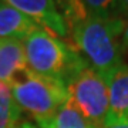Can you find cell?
I'll return each mask as SVG.
<instances>
[{
  "label": "cell",
  "mask_w": 128,
  "mask_h": 128,
  "mask_svg": "<svg viewBox=\"0 0 128 128\" xmlns=\"http://www.w3.org/2000/svg\"><path fill=\"white\" fill-rule=\"evenodd\" d=\"M74 43L87 63L107 81L122 61L121 36L125 20L120 17L101 18L91 16L78 0H73L64 12Z\"/></svg>",
  "instance_id": "cell-1"
},
{
  "label": "cell",
  "mask_w": 128,
  "mask_h": 128,
  "mask_svg": "<svg viewBox=\"0 0 128 128\" xmlns=\"http://www.w3.org/2000/svg\"><path fill=\"white\" fill-rule=\"evenodd\" d=\"M30 71L50 78L67 88L74 76L87 66V60L63 38L38 27L23 40Z\"/></svg>",
  "instance_id": "cell-2"
},
{
  "label": "cell",
  "mask_w": 128,
  "mask_h": 128,
  "mask_svg": "<svg viewBox=\"0 0 128 128\" xmlns=\"http://www.w3.org/2000/svg\"><path fill=\"white\" fill-rule=\"evenodd\" d=\"M10 87L20 110L27 112L34 124L51 118L70 98L66 87L28 68L13 78Z\"/></svg>",
  "instance_id": "cell-3"
},
{
  "label": "cell",
  "mask_w": 128,
  "mask_h": 128,
  "mask_svg": "<svg viewBox=\"0 0 128 128\" xmlns=\"http://www.w3.org/2000/svg\"><path fill=\"white\" fill-rule=\"evenodd\" d=\"M67 92L74 107L91 128L105 125L110 110L108 86L90 64L74 76L67 86Z\"/></svg>",
  "instance_id": "cell-4"
},
{
  "label": "cell",
  "mask_w": 128,
  "mask_h": 128,
  "mask_svg": "<svg viewBox=\"0 0 128 128\" xmlns=\"http://www.w3.org/2000/svg\"><path fill=\"white\" fill-rule=\"evenodd\" d=\"M14 9L30 17L40 27L54 36L64 38L68 36V26L56 0H4Z\"/></svg>",
  "instance_id": "cell-5"
},
{
  "label": "cell",
  "mask_w": 128,
  "mask_h": 128,
  "mask_svg": "<svg viewBox=\"0 0 128 128\" xmlns=\"http://www.w3.org/2000/svg\"><path fill=\"white\" fill-rule=\"evenodd\" d=\"M110 110L105 124H114L128 118V66L122 63L107 78Z\"/></svg>",
  "instance_id": "cell-6"
},
{
  "label": "cell",
  "mask_w": 128,
  "mask_h": 128,
  "mask_svg": "<svg viewBox=\"0 0 128 128\" xmlns=\"http://www.w3.org/2000/svg\"><path fill=\"white\" fill-rule=\"evenodd\" d=\"M38 27L30 17L0 0V40H22Z\"/></svg>",
  "instance_id": "cell-7"
},
{
  "label": "cell",
  "mask_w": 128,
  "mask_h": 128,
  "mask_svg": "<svg viewBox=\"0 0 128 128\" xmlns=\"http://www.w3.org/2000/svg\"><path fill=\"white\" fill-rule=\"evenodd\" d=\"M27 68L23 41L0 40V81L10 84L13 78Z\"/></svg>",
  "instance_id": "cell-8"
},
{
  "label": "cell",
  "mask_w": 128,
  "mask_h": 128,
  "mask_svg": "<svg viewBox=\"0 0 128 128\" xmlns=\"http://www.w3.org/2000/svg\"><path fill=\"white\" fill-rule=\"evenodd\" d=\"M34 124V122H33ZM37 128H91L71 100H67L51 118L34 124Z\"/></svg>",
  "instance_id": "cell-9"
},
{
  "label": "cell",
  "mask_w": 128,
  "mask_h": 128,
  "mask_svg": "<svg viewBox=\"0 0 128 128\" xmlns=\"http://www.w3.org/2000/svg\"><path fill=\"white\" fill-rule=\"evenodd\" d=\"M22 114L12 92L9 82L0 81V128H17L22 122Z\"/></svg>",
  "instance_id": "cell-10"
},
{
  "label": "cell",
  "mask_w": 128,
  "mask_h": 128,
  "mask_svg": "<svg viewBox=\"0 0 128 128\" xmlns=\"http://www.w3.org/2000/svg\"><path fill=\"white\" fill-rule=\"evenodd\" d=\"M91 16L114 18L117 16V0H78Z\"/></svg>",
  "instance_id": "cell-11"
},
{
  "label": "cell",
  "mask_w": 128,
  "mask_h": 128,
  "mask_svg": "<svg viewBox=\"0 0 128 128\" xmlns=\"http://www.w3.org/2000/svg\"><path fill=\"white\" fill-rule=\"evenodd\" d=\"M117 16L128 20V0H117Z\"/></svg>",
  "instance_id": "cell-12"
},
{
  "label": "cell",
  "mask_w": 128,
  "mask_h": 128,
  "mask_svg": "<svg viewBox=\"0 0 128 128\" xmlns=\"http://www.w3.org/2000/svg\"><path fill=\"white\" fill-rule=\"evenodd\" d=\"M121 44H122V50H128V20H125L124 32L121 36Z\"/></svg>",
  "instance_id": "cell-13"
},
{
  "label": "cell",
  "mask_w": 128,
  "mask_h": 128,
  "mask_svg": "<svg viewBox=\"0 0 128 128\" xmlns=\"http://www.w3.org/2000/svg\"><path fill=\"white\" fill-rule=\"evenodd\" d=\"M100 128H128V120H121V121L114 124H105Z\"/></svg>",
  "instance_id": "cell-14"
},
{
  "label": "cell",
  "mask_w": 128,
  "mask_h": 128,
  "mask_svg": "<svg viewBox=\"0 0 128 128\" xmlns=\"http://www.w3.org/2000/svg\"><path fill=\"white\" fill-rule=\"evenodd\" d=\"M71 2L73 0H56V3L58 4V7H60V10L63 12V14H64V12L68 9V6L71 4Z\"/></svg>",
  "instance_id": "cell-15"
},
{
  "label": "cell",
  "mask_w": 128,
  "mask_h": 128,
  "mask_svg": "<svg viewBox=\"0 0 128 128\" xmlns=\"http://www.w3.org/2000/svg\"><path fill=\"white\" fill-rule=\"evenodd\" d=\"M17 128H37V127L33 122H28V121H22V122L18 124Z\"/></svg>",
  "instance_id": "cell-16"
},
{
  "label": "cell",
  "mask_w": 128,
  "mask_h": 128,
  "mask_svg": "<svg viewBox=\"0 0 128 128\" xmlns=\"http://www.w3.org/2000/svg\"><path fill=\"white\" fill-rule=\"evenodd\" d=\"M127 120H128V118H127Z\"/></svg>",
  "instance_id": "cell-17"
}]
</instances>
